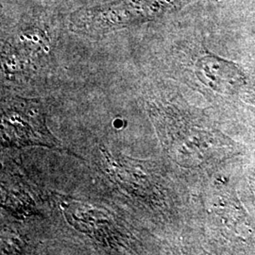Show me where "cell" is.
<instances>
[{"label": "cell", "mask_w": 255, "mask_h": 255, "mask_svg": "<svg viewBox=\"0 0 255 255\" xmlns=\"http://www.w3.org/2000/svg\"><path fill=\"white\" fill-rule=\"evenodd\" d=\"M197 0H113L71 12L69 29L82 36L101 37L163 18Z\"/></svg>", "instance_id": "obj_1"}, {"label": "cell", "mask_w": 255, "mask_h": 255, "mask_svg": "<svg viewBox=\"0 0 255 255\" xmlns=\"http://www.w3.org/2000/svg\"><path fill=\"white\" fill-rule=\"evenodd\" d=\"M32 104L25 111L9 109L5 114L4 136L17 145H56L54 138L46 128L42 116Z\"/></svg>", "instance_id": "obj_2"}, {"label": "cell", "mask_w": 255, "mask_h": 255, "mask_svg": "<svg viewBox=\"0 0 255 255\" xmlns=\"http://www.w3.org/2000/svg\"><path fill=\"white\" fill-rule=\"evenodd\" d=\"M196 72L201 82L220 94L232 95L245 82L243 74L235 64L216 56L201 58L196 65Z\"/></svg>", "instance_id": "obj_3"}]
</instances>
